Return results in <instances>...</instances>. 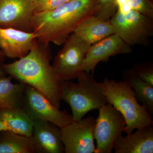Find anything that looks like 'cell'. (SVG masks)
<instances>
[{"label": "cell", "instance_id": "1", "mask_svg": "<svg viewBox=\"0 0 153 153\" xmlns=\"http://www.w3.org/2000/svg\"><path fill=\"white\" fill-rule=\"evenodd\" d=\"M97 1L70 0L51 10L36 13L32 27L37 40L45 45L64 44L81 22L95 15Z\"/></svg>", "mask_w": 153, "mask_h": 153}, {"label": "cell", "instance_id": "2", "mask_svg": "<svg viewBox=\"0 0 153 153\" xmlns=\"http://www.w3.org/2000/svg\"><path fill=\"white\" fill-rule=\"evenodd\" d=\"M50 61L48 52L36 42L27 55L13 63L4 64V68L12 78L37 89L60 108V81L55 76Z\"/></svg>", "mask_w": 153, "mask_h": 153}, {"label": "cell", "instance_id": "3", "mask_svg": "<svg viewBox=\"0 0 153 153\" xmlns=\"http://www.w3.org/2000/svg\"><path fill=\"white\" fill-rule=\"evenodd\" d=\"M76 83L60 81L61 99L69 105L74 122L89 111L107 104L102 82L96 80L93 73L85 72Z\"/></svg>", "mask_w": 153, "mask_h": 153}, {"label": "cell", "instance_id": "4", "mask_svg": "<svg viewBox=\"0 0 153 153\" xmlns=\"http://www.w3.org/2000/svg\"><path fill=\"white\" fill-rule=\"evenodd\" d=\"M108 103L123 116L126 126L124 132L128 134L134 130L153 125L152 116L137 100L130 85L126 82L105 78L102 82Z\"/></svg>", "mask_w": 153, "mask_h": 153}, {"label": "cell", "instance_id": "5", "mask_svg": "<svg viewBox=\"0 0 153 153\" xmlns=\"http://www.w3.org/2000/svg\"><path fill=\"white\" fill-rule=\"evenodd\" d=\"M64 44L54 59L52 66L53 72L60 81L79 79L85 74L82 69V64L91 45L74 33Z\"/></svg>", "mask_w": 153, "mask_h": 153}, {"label": "cell", "instance_id": "6", "mask_svg": "<svg viewBox=\"0 0 153 153\" xmlns=\"http://www.w3.org/2000/svg\"><path fill=\"white\" fill-rule=\"evenodd\" d=\"M109 21L115 33L128 46H149L153 35V18L133 10L125 14L117 11Z\"/></svg>", "mask_w": 153, "mask_h": 153}, {"label": "cell", "instance_id": "7", "mask_svg": "<svg viewBox=\"0 0 153 153\" xmlns=\"http://www.w3.org/2000/svg\"><path fill=\"white\" fill-rule=\"evenodd\" d=\"M98 110L93 131L97 144L95 153H111L116 140L124 131L126 120L121 114L109 103Z\"/></svg>", "mask_w": 153, "mask_h": 153}, {"label": "cell", "instance_id": "8", "mask_svg": "<svg viewBox=\"0 0 153 153\" xmlns=\"http://www.w3.org/2000/svg\"><path fill=\"white\" fill-rule=\"evenodd\" d=\"M22 109L33 120L49 122L61 128L74 122L67 110H60L44 94L27 85Z\"/></svg>", "mask_w": 153, "mask_h": 153}, {"label": "cell", "instance_id": "9", "mask_svg": "<svg viewBox=\"0 0 153 153\" xmlns=\"http://www.w3.org/2000/svg\"><path fill=\"white\" fill-rule=\"evenodd\" d=\"M95 119L92 116L61 128L62 138L66 153H95L93 136Z\"/></svg>", "mask_w": 153, "mask_h": 153}, {"label": "cell", "instance_id": "10", "mask_svg": "<svg viewBox=\"0 0 153 153\" xmlns=\"http://www.w3.org/2000/svg\"><path fill=\"white\" fill-rule=\"evenodd\" d=\"M34 0H0V27L33 32Z\"/></svg>", "mask_w": 153, "mask_h": 153}, {"label": "cell", "instance_id": "11", "mask_svg": "<svg viewBox=\"0 0 153 153\" xmlns=\"http://www.w3.org/2000/svg\"><path fill=\"white\" fill-rule=\"evenodd\" d=\"M131 52V47L115 33L91 46L82 63V71L94 74L100 62L107 61L115 55Z\"/></svg>", "mask_w": 153, "mask_h": 153}, {"label": "cell", "instance_id": "12", "mask_svg": "<svg viewBox=\"0 0 153 153\" xmlns=\"http://www.w3.org/2000/svg\"><path fill=\"white\" fill-rule=\"evenodd\" d=\"M33 121V131L30 139L35 153L65 152L61 128L49 122Z\"/></svg>", "mask_w": 153, "mask_h": 153}, {"label": "cell", "instance_id": "13", "mask_svg": "<svg viewBox=\"0 0 153 153\" xmlns=\"http://www.w3.org/2000/svg\"><path fill=\"white\" fill-rule=\"evenodd\" d=\"M33 32L0 27V51L9 58H20L27 55L36 43Z\"/></svg>", "mask_w": 153, "mask_h": 153}, {"label": "cell", "instance_id": "14", "mask_svg": "<svg viewBox=\"0 0 153 153\" xmlns=\"http://www.w3.org/2000/svg\"><path fill=\"white\" fill-rule=\"evenodd\" d=\"M115 153H153V126L137 129L134 133L120 136L113 146Z\"/></svg>", "mask_w": 153, "mask_h": 153}, {"label": "cell", "instance_id": "15", "mask_svg": "<svg viewBox=\"0 0 153 153\" xmlns=\"http://www.w3.org/2000/svg\"><path fill=\"white\" fill-rule=\"evenodd\" d=\"M74 33L92 45L114 34L115 31L110 21H104L94 15L81 22Z\"/></svg>", "mask_w": 153, "mask_h": 153}, {"label": "cell", "instance_id": "16", "mask_svg": "<svg viewBox=\"0 0 153 153\" xmlns=\"http://www.w3.org/2000/svg\"><path fill=\"white\" fill-rule=\"evenodd\" d=\"M0 120L7 130L30 138L33 121L22 108H0Z\"/></svg>", "mask_w": 153, "mask_h": 153}, {"label": "cell", "instance_id": "17", "mask_svg": "<svg viewBox=\"0 0 153 153\" xmlns=\"http://www.w3.org/2000/svg\"><path fill=\"white\" fill-rule=\"evenodd\" d=\"M10 76L0 79V108H22L27 84L14 83Z\"/></svg>", "mask_w": 153, "mask_h": 153}, {"label": "cell", "instance_id": "18", "mask_svg": "<svg viewBox=\"0 0 153 153\" xmlns=\"http://www.w3.org/2000/svg\"><path fill=\"white\" fill-rule=\"evenodd\" d=\"M123 77L131 86L138 102L147 109L151 116L153 115V85L140 79L131 69L124 71Z\"/></svg>", "mask_w": 153, "mask_h": 153}, {"label": "cell", "instance_id": "19", "mask_svg": "<svg viewBox=\"0 0 153 153\" xmlns=\"http://www.w3.org/2000/svg\"><path fill=\"white\" fill-rule=\"evenodd\" d=\"M30 138L8 130L0 132V153H34Z\"/></svg>", "mask_w": 153, "mask_h": 153}, {"label": "cell", "instance_id": "20", "mask_svg": "<svg viewBox=\"0 0 153 153\" xmlns=\"http://www.w3.org/2000/svg\"><path fill=\"white\" fill-rule=\"evenodd\" d=\"M95 16L105 21H109L116 12L115 0H97Z\"/></svg>", "mask_w": 153, "mask_h": 153}, {"label": "cell", "instance_id": "21", "mask_svg": "<svg viewBox=\"0 0 153 153\" xmlns=\"http://www.w3.org/2000/svg\"><path fill=\"white\" fill-rule=\"evenodd\" d=\"M131 69L140 79L153 85L152 63H138Z\"/></svg>", "mask_w": 153, "mask_h": 153}, {"label": "cell", "instance_id": "22", "mask_svg": "<svg viewBox=\"0 0 153 153\" xmlns=\"http://www.w3.org/2000/svg\"><path fill=\"white\" fill-rule=\"evenodd\" d=\"M131 10L153 18V4L151 0H128Z\"/></svg>", "mask_w": 153, "mask_h": 153}, {"label": "cell", "instance_id": "23", "mask_svg": "<svg viewBox=\"0 0 153 153\" xmlns=\"http://www.w3.org/2000/svg\"><path fill=\"white\" fill-rule=\"evenodd\" d=\"M70 0H34L35 13L51 10Z\"/></svg>", "mask_w": 153, "mask_h": 153}, {"label": "cell", "instance_id": "24", "mask_svg": "<svg viewBox=\"0 0 153 153\" xmlns=\"http://www.w3.org/2000/svg\"><path fill=\"white\" fill-rule=\"evenodd\" d=\"M117 11L122 13H126L131 10L128 3V0H115Z\"/></svg>", "mask_w": 153, "mask_h": 153}, {"label": "cell", "instance_id": "25", "mask_svg": "<svg viewBox=\"0 0 153 153\" xmlns=\"http://www.w3.org/2000/svg\"><path fill=\"white\" fill-rule=\"evenodd\" d=\"M4 65L2 58L0 57V79L4 76H6V74H7L4 68Z\"/></svg>", "mask_w": 153, "mask_h": 153}, {"label": "cell", "instance_id": "26", "mask_svg": "<svg viewBox=\"0 0 153 153\" xmlns=\"http://www.w3.org/2000/svg\"><path fill=\"white\" fill-rule=\"evenodd\" d=\"M4 130H7V129L4 126V124L0 120V132Z\"/></svg>", "mask_w": 153, "mask_h": 153}]
</instances>
